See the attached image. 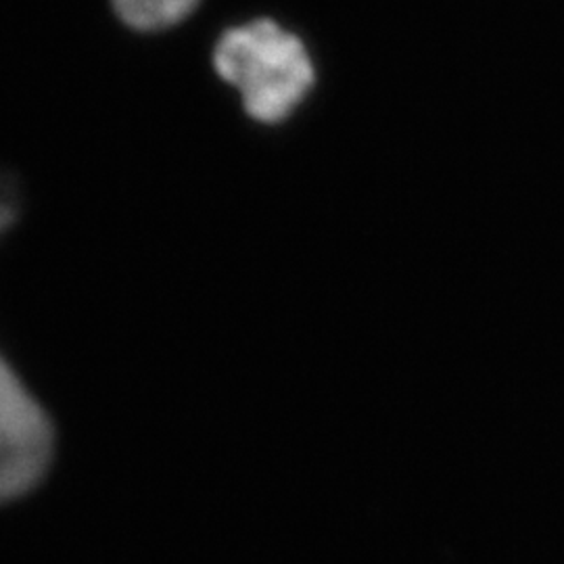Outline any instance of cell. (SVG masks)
Here are the masks:
<instances>
[{
	"label": "cell",
	"instance_id": "1",
	"mask_svg": "<svg viewBox=\"0 0 564 564\" xmlns=\"http://www.w3.org/2000/svg\"><path fill=\"white\" fill-rule=\"evenodd\" d=\"M214 67L239 90L245 111L262 123L286 120L316 80L305 44L272 20L226 30L214 51Z\"/></svg>",
	"mask_w": 564,
	"mask_h": 564
},
{
	"label": "cell",
	"instance_id": "2",
	"mask_svg": "<svg viewBox=\"0 0 564 564\" xmlns=\"http://www.w3.org/2000/svg\"><path fill=\"white\" fill-rule=\"evenodd\" d=\"M55 454V429L13 366L0 356V505L41 484Z\"/></svg>",
	"mask_w": 564,
	"mask_h": 564
},
{
	"label": "cell",
	"instance_id": "3",
	"mask_svg": "<svg viewBox=\"0 0 564 564\" xmlns=\"http://www.w3.org/2000/svg\"><path fill=\"white\" fill-rule=\"evenodd\" d=\"M116 15L139 32H160L186 20L199 0H111Z\"/></svg>",
	"mask_w": 564,
	"mask_h": 564
},
{
	"label": "cell",
	"instance_id": "4",
	"mask_svg": "<svg viewBox=\"0 0 564 564\" xmlns=\"http://www.w3.org/2000/svg\"><path fill=\"white\" fill-rule=\"evenodd\" d=\"M20 216V197L9 178H0V235H4Z\"/></svg>",
	"mask_w": 564,
	"mask_h": 564
}]
</instances>
